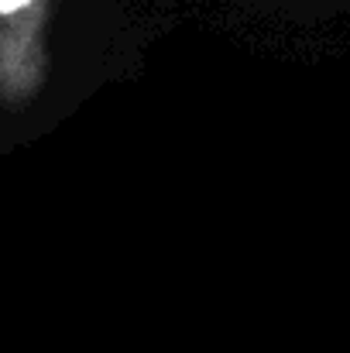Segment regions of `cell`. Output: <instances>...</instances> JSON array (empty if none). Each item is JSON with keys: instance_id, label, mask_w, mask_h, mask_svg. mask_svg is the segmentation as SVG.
Here are the masks:
<instances>
[{"instance_id": "1", "label": "cell", "mask_w": 350, "mask_h": 353, "mask_svg": "<svg viewBox=\"0 0 350 353\" xmlns=\"http://www.w3.org/2000/svg\"><path fill=\"white\" fill-rule=\"evenodd\" d=\"M48 3L52 0H0V103L7 107L31 103L45 86Z\"/></svg>"}]
</instances>
